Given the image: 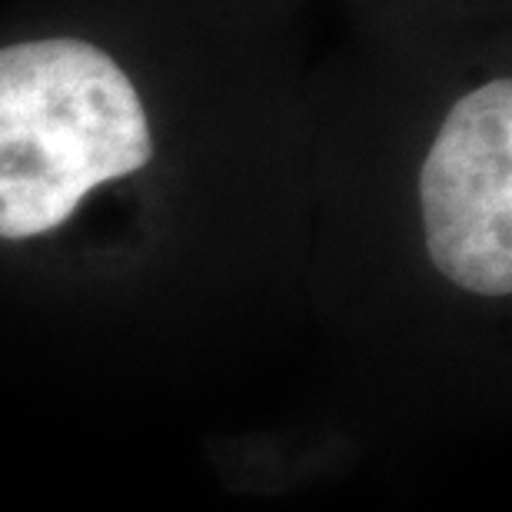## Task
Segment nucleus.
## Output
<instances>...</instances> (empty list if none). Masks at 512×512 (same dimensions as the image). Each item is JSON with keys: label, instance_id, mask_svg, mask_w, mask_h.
Returning <instances> with one entry per match:
<instances>
[{"label": "nucleus", "instance_id": "obj_1", "mask_svg": "<svg viewBox=\"0 0 512 512\" xmlns=\"http://www.w3.org/2000/svg\"><path fill=\"white\" fill-rule=\"evenodd\" d=\"M150 160L147 104L107 47L74 34L0 47V240L54 233Z\"/></svg>", "mask_w": 512, "mask_h": 512}, {"label": "nucleus", "instance_id": "obj_2", "mask_svg": "<svg viewBox=\"0 0 512 512\" xmlns=\"http://www.w3.org/2000/svg\"><path fill=\"white\" fill-rule=\"evenodd\" d=\"M429 260L476 296L512 293V84L493 77L446 110L419 167Z\"/></svg>", "mask_w": 512, "mask_h": 512}]
</instances>
